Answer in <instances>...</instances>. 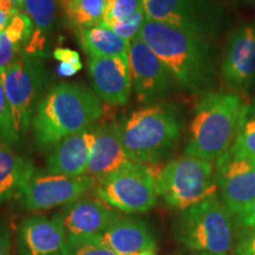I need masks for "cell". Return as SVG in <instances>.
<instances>
[{"label": "cell", "mask_w": 255, "mask_h": 255, "mask_svg": "<svg viewBox=\"0 0 255 255\" xmlns=\"http://www.w3.org/2000/svg\"><path fill=\"white\" fill-rule=\"evenodd\" d=\"M139 38L181 87L190 92L209 87L214 66L207 37L146 19Z\"/></svg>", "instance_id": "1"}, {"label": "cell", "mask_w": 255, "mask_h": 255, "mask_svg": "<svg viewBox=\"0 0 255 255\" xmlns=\"http://www.w3.org/2000/svg\"><path fill=\"white\" fill-rule=\"evenodd\" d=\"M103 115L100 97L84 85L59 83L40 98L32 131L39 149L56 145L70 135L94 127Z\"/></svg>", "instance_id": "2"}, {"label": "cell", "mask_w": 255, "mask_h": 255, "mask_svg": "<svg viewBox=\"0 0 255 255\" xmlns=\"http://www.w3.org/2000/svg\"><path fill=\"white\" fill-rule=\"evenodd\" d=\"M245 107L235 92H207L195 109L184 155L216 162L233 145Z\"/></svg>", "instance_id": "3"}, {"label": "cell", "mask_w": 255, "mask_h": 255, "mask_svg": "<svg viewBox=\"0 0 255 255\" xmlns=\"http://www.w3.org/2000/svg\"><path fill=\"white\" fill-rule=\"evenodd\" d=\"M120 138L130 161L159 164L173 152L180 138V123L169 108L146 105L117 123Z\"/></svg>", "instance_id": "4"}, {"label": "cell", "mask_w": 255, "mask_h": 255, "mask_svg": "<svg viewBox=\"0 0 255 255\" xmlns=\"http://www.w3.org/2000/svg\"><path fill=\"white\" fill-rule=\"evenodd\" d=\"M221 199L212 196L191 206L174 222V237L191 252L228 254L234 247V222Z\"/></svg>", "instance_id": "5"}, {"label": "cell", "mask_w": 255, "mask_h": 255, "mask_svg": "<svg viewBox=\"0 0 255 255\" xmlns=\"http://www.w3.org/2000/svg\"><path fill=\"white\" fill-rule=\"evenodd\" d=\"M155 181L157 196L177 212L215 196L219 189L213 162L187 155L161 165Z\"/></svg>", "instance_id": "6"}, {"label": "cell", "mask_w": 255, "mask_h": 255, "mask_svg": "<svg viewBox=\"0 0 255 255\" xmlns=\"http://www.w3.org/2000/svg\"><path fill=\"white\" fill-rule=\"evenodd\" d=\"M156 165L129 162L119 170L98 178L96 196L111 208L128 214L149 212L156 206L158 197Z\"/></svg>", "instance_id": "7"}, {"label": "cell", "mask_w": 255, "mask_h": 255, "mask_svg": "<svg viewBox=\"0 0 255 255\" xmlns=\"http://www.w3.org/2000/svg\"><path fill=\"white\" fill-rule=\"evenodd\" d=\"M44 68L39 57L27 53L0 70L12 120L19 141L26 136L44 85ZM40 101V100H39Z\"/></svg>", "instance_id": "8"}, {"label": "cell", "mask_w": 255, "mask_h": 255, "mask_svg": "<svg viewBox=\"0 0 255 255\" xmlns=\"http://www.w3.org/2000/svg\"><path fill=\"white\" fill-rule=\"evenodd\" d=\"M96 184L97 178L90 175L65 176L47 171L41 173L33 168L25 180L18 199L30 212L49 210L75 202Z\"/></svg>", "instance_id": "9"}, {"label": "cell", "mask_w": 255, "mask_h": 255, "mask_svg": "<svg viewBox=\"0 0 255 255\" xmlns=\"http://www.w3.org/2000/svg\"><path fill=\"white\" fill-rule=\"evenodd\" d=\"M148 20L184 28L207 37L223 17L215 0H141Z\"/></svg>", "instance_id": "10"}, {"label": "cell", "mask_w": 255, "mask_h": 255, "mask_svg": "<svg viewBox=\"0 0 255 255\" xmlns=\"http://www.w3.org/2000/svg\"><path fill=\"white\" fill-rule=\"evenodd\" d=\"M221 201L232 215H238L255 201V158L229 148L215 162Z\"/></svg>", "instance_id": "11"}, {"label": "cell", "mask_w": 255, "mask_h": 255, "mask_svg": "<svg viewBox=\"0 0 255 255\" xmlns=\"http://www.w3.org/2000/svg\"><path fill=\"white\" fill-rule=\"evenodd\" d=\"M128 57L132 90L137 101L148 103L163 97L170 91L175 79L139 36L130 41Z\"/></svg>", "instance_id": "12"}, {"label": "cell", "mask_w": 255, "mask_h": 255, "mask_svg": "<svg viewBox=\"0 0 255 255\" xmlns=\"http://www.w3.org/2000/svg\"><path fill=\"white\" fill-rule=\"evenodd\" d=\"M223 82L233 91L255 87V23L238 26L228 38L221 63Z\"/></svg>", "instance_id": "13"}, {"label": "cell", "mask_w": 255, "mask_h": 255, "mask_svg": "<svg viewBox=\"0 0 255 255\" xmlns=\"http://www.w3.org/2000/svg\"><path fill=\"white\" fill-rule=\"evenodd\" d=\"M66 239H90L104 232L121 214L100 199L81 197L56 214Z\"/></svg>", "instance_id": "14"}, {"label": "cell", "mask_w": 255, "mask_h": 255, "mask_svg": "<svg viewBox=\"0 0 255 255\" xmlns=\"http://www.w3.org/2000/svg\"><path fill=\"white\" fill-rule=\"evenodd\" d=\"M95 94L111 105H124L132 90L129 57H90L88 60Z\"/></svg>", "instance_id": "15"}, {"label": "cell", "mask_w": 255, "mask_h": 255, "mask_svg": "<svg viewBox=\"0 0 255 255\" xmlns=\"http://www.w3.org/2000/svg\"><path fill=\"white\" fill-rule=\"evenodd\" d=\"M66 244V234L59 219L44 215L28 216L18 232L19 255H52L60 253Z\"/></svg>", "instance_id": "16"}, {"label": "cell", "mask_w": 255, "mask_h": 255, "mask_svg": "<svg viewBox=\"0 0 255 255\" xmlns=\"http://www.w3.org/2000/svg\"><path fill=\"white\" fill-rule=\"evenodd\" d=\"M95 139L96 129L89 128L57 143L47 155V173L65 176L85 175Z\"/></svg>", "instance_id": "17"}, {"label": "cell", "mask_w": 255, "mask_h": 255, "mask_svg": "<svg viewBox=\"0 0 255 255\" xmlns=\"http://www.w3.org/2000/svg\"><path fill=\"white\" fill-rule=\"evenodd\" d=\"M90 239L119 255H130L156 248V239L148 223L130 216L121 215L104 232Z\"/></svg>", "instance_id": "18"}, {"label": "cell", "mask_w": 255, "mask_h": 255, "mask_svg": "<svg viewBox=\"0 0 255 255\" xmlns=\"http://www.w3.org/2000/svg\"><path fill=\"white\" fill-rule=\"evenodd\" d=\"M129 162L132 161L128 157L121 142L117 123L97 128L85 175H90L98 180L119 170Z\"/></svg>", "instance_id": "19"}, {"label": "cell", "mask_w": 255, "mask_h": 255, "mask_svg": "<svg viewBox=\"0 0 255 255\" xmlns=\"http://www.w3.org/2000/svg\"><path fill=\"white\" fill-rule=\"evenodd\" d=\"M58 6V0H21L19 11L26 14L33 24V32L25 45V53L34 57L44 55L47 36L55 24Z\"/></svg>", "instance_id": "20"}, {"label": "cell", "mask_w": 255, "mask_h": 255, "mask_svg": "<svg viewBox=\"0 0 255 255\" xmlns=\"http://www.w3.org/2000/svg\"><path fill=\"white\" fill-rule=\"evenodd\" d=\"M33 168L31 162L0 144V206L19 197L25 180Z\"/></svg>", "instance_id": "21"}, {"label": "cell", "mask_w": 255, "mask_h": 255, "mask_svg": "<svg viewBox=\"0 0 255 255\" xmlns=\"http://www.w3.org/2000/svg\"><path fill=\"white\" fill-rule=\"evenodd\" d=\"M81 45L91 57H122L128 58L130 43L115 33L105 24L78 31Z\"/></svg>", "instance_id": "22"}, {"label": "cell", "mask_w": 255, "mask_h": 255, "mask_svg": "<svg viewBox=\"0 0 255 255\" xmlns=\"http://www.w3.org/2000/svg\"><path fill=\"white\" fill-rule=\"evenodd\" d=\"M33 24L26 14L18 12L12 15L6 27L0 32V70L20 56L23 45L30 40Z\"/></svg>", "instance_id": "23"}, {"label": "cell", "mask_w": 255, "mask_h": 255, "mask_svg": "<svg viewBox=\"0 0 255 255\" xmlns=\"http://www.w3.org/2000/svg\"><path fill=\"white\" fill-rule=\"evenodd\" d=\"M108 0H70L63 11L72 26L83 30L103 23Z\"/></svg>", "instance_id": "24"}, {"label": "cell", "mask_w": 255, "mask_h": 255, "mask_svg": "<svg viewBox=\"0 0 255 255\" xmlns=\"http://www.w3.org/2000/svg\"><path fill=\"white\" fill-rule=\"evenodd\" d=\"M232 148L240 154L255 158V103L245 104L235 141Z\"/></svg>", "instance_id": "25"}, {"label": "cell", "mask_w": 255, "mask_h": 255, "mask_svg": "<svg viewBox=\"0 0 255 255\" xmlns=\"http://www.w3.org/2000/svg\"><path fill=\"white\" fill-rule=\"evenodd\" d=\"M141 8V0H108L103 24L110 26L117 21L129 18Z\"/></svg>", "instance_id": "26"}, {"label": "cell", "mask_w": 255, "mask_h": 255, "mask_svg": "<svg viewBox=\"0 0 255 255\" xmlns=\"http://www.w3.org/2000/svg\"><path fill=\"white\" fill-rule=\"evenodd\" d=\"M0 139L7 145H14L20 142L15 132L11 109H9L1 77H0Z\"/></svg>", "instance_id": "27"}, {"label": "cell", "mask_w": 255, "mask_h": 255, "mask_svg": "<svg viewBox=\"0 0 255 255\" xmlns=\"http://www.w3.org/2000/svg\"><path fill=\"white\" fill-rule=\"evenodd\" d=\"M63 255H119L92 239H66Z\"/></svg>", "instance_id": "28"}, {"label": "cell", "mask_w": 255, "mask_h": 255, "mask_svg": "<svg viewBox=\"0 0 255 255\" xmlns=\"http://www.w3.org/2000/svg\"><path fill=\"white\" fill-rule=\"evenodd\" d=\"M146 20L145 13L143 8L137 11L136 13L130 15L129 18L124 19V20L117 21L113 25H110V28L115 33H117L121 38L126 39L127 41H131L135 39L137 36H139L143 25H144Z\"/></svg>", "instance_id": "29"}, {"label": "cell", "mask_w": 255, "mask_h": 255, "mask_svg": "<svg viewBox=\"0 0 255 255\" xmlns=\"http://www.w3.org/2000/svg\"><path fill=\"white\" fill-rule=\"evenodd\" d=\"M53 57H55V59L58 60L59 63L71 64V65L77 66L79 69L83 68L81 57H79V53L77 51L66 49V47H58V49L53 51Z\"/></svg>", "instance_id": "30"}, {"label": "cell", "mask_w": 255, "mask_h": 255, "mask_svg": "<svg viewBox=\"0 0 255 255\" xmlns=\"http://www.w3.org/2000/svg\"><path fill=\"white\" fill-rule=\"evenodd\" d=\"M235 255H255V229H251V233L238 242Z\"/></svg>", "instance_id": "31"}, {"label": "cell", "mask_w": 255, "mask_h": 255, "mask_svg": "<svg viewBox=\"0 0 255 255\" xmlns=\"http://www.w3.org/2000/svg\"><path fill=\"white\" fill-rule=\"evenodd\" d=\"M237 216V221L239 225L246 229H255V201L252 205L241 212L240 214L235 215Z\"/></svg>", "instance_id": "32"}, {"label": "cell", "mask_w": 255, "mask_h": 255, "mask_svg": "<svg viewBox=\"0 0 255 255\" xmlns=\"http://www.w3.org/2000/svg\"><path fill=\"white\" fill-rule=\"evenodd\" d=\"M11 254V234L5 223L0 222V255Z\"/></svg>", "instance_id": "33"}, {"label": "cell", "mask_w": 255, "mask_h": 255, "mask_svg": "<svg viewBox=\"0 0 255 255\" xmlns=\"http://www.w3.org/2000/svg\"><path fill=\"white\" fill-rule=\"evenodd\" d=\"M81 70L82 69H79L75 65H71V64L59 63L57 71H58V75L63 76V77H72V76H75L76 73H77L78 71H81Z\"/></svg>", "instance_id": "34"}, {"label": "cell", "mask_w": 255, "mask_h": 255, "mask_svg": "<svg viewBox=\"0 0 255 255\" xmlns=\"http://www.w3.org/2000/svg\"><path fill=\"white\" fill-rule=\"evenodd\" d=\"M12 15L7 13H4V12H0V32H1L6 27V25L8 24L9 19H11Z\"/></svg>", "instance_id": "35"}, {"label": "cell", "mask_w": 255, "mask_h": 255, "mask_svg": "<svg viewBox=\"0 0 255 255\" xmlns=\"http://www.w3.org/2000/svg\"><path fill=\"white\" fill-rule=\"evenodd\" d=\"M178 255H228V254H213V253H205V252H183V253H180Z\"/></svg>", "instance_id": "36"}, {"label": "cell", "mask_w": 255, "mask_h": 255, "mask_svg": "<svg viewBox=\"0 0 255 255\" xmlns=\"http://www.w3.org/2000/svg\"><path fill=\"white\" fill-rule=\"evenodd\" d=\"M130 255H156V253H155V250H146V251H142V252H138V253H133Z\"/></svg>", "instance_id": "37"}, {"label": "cell", "mask_w": 255, "mask_h": 255, "mask_svg": "<svg viewBox=\"0 0 255 255\" xmlns=\"http://www.w3.org/2000/svg\"><path fill=\"white\" fill-rule=\"evenodd\" d=\"M69 1H70V0H58L59 5H60V6H62V7H63V6H64V5H65V4H66V2H69Z\"/></svg>", "instance_id": "38"}, {"label": "cell", "mask_w": 255, "mask_h": 255, "mask_svg": "<svg viewBox=\"0 0 255 255\" xmlns=\"http://www.w3.org/2000/svg\"><path fill=\"white\" fill-rule=\"evenodd\" d=\"M52 255H63L62 253H55V254H52Z\"/></svg>", "instance_id": "39"}, {"label": "cell", "mask_w": 255, "mask_h": 255, "mask_svg": "<svg viewBox=\"0 0 255 255\" xmlns=\"http://www.w3.org/2000/svg\"><path fill=\"white\" fill-rule=\"evenodd\" d=\"M244 1H253V0H244Z\"/></svg>", "instance_id": "40"}, {"label": "cell", "mask_w": 255, "mask_h": 255, "mask_svg": "<svg viewBox=\"0 0 255 255\" xmlns=\"http://www.w3.org/2000/svg\"><path fill=\"white\" fill-rule=\"evenodd\" d=\"M254 103H255V100H254Z\"/></svg>", "instance_id": "41"}]
</instances>
